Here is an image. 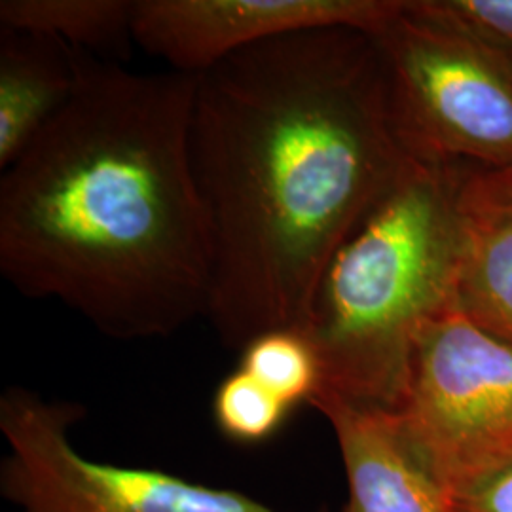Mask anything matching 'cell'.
<instances>
[{
    "label": "cell",
    "mask_w": 512,
    "mask_h": 512,
    "mask_svg": "<svg viewBox=\"0 0 512 512\" xmlns=\"http://www.w3.org/2000/svg\"><path fill=\"white\" fill-rule=\"evenodd\" d=\"M239 368L291 408L310 404L321 389V365L310 338L296 329H277L241 349Z\"/></svg>",
    "instance_id": "obj_12"
},
{
    "label": "cell",
    "mask_w": 512,
    "mask_h": 512,
    "mask_svg": "<svg viewBox=\"0 0 512 512\" xmlns=\"http://www.w3.org/2000/svg\"><path fill=\"white\" fill-rule=\"evenodd\" d=\"M348 478L342 512H456L454 497L427 467L395 410L317 395Z\"/></svg>",
    "instance_id": "obj_8"
},
{
    "label": "cell",
    "mask_w": 512,
    "mask_h": 512,
    "mask_svg": "<svg viewBox=\"0 0 512 512\" xmlns=\"http://www.w3.org/2000/svg\"><path fill=\"white\" fill-rule=\"evenodd\" d=\"M456 512H512V463L454 495Z\"/></svg>",
    "instance_id": "obj_16"
},
{
    "label": "cell",
    "mask_w": 512,
    "mask_h": 512,
    "mask_svg": "<svg viewBox=\"0 0 512 512\" xmlns=\"http://www.w3.org/2000/svg\"><path fill=\"white\" fill-rule=\"evenodd\" d=\"M194 78L190 160L213 245L205 319L241 351L304 330L330 258L410 154L361 31L274 38Z\"/></svg>",
    "instance_id": "obj_1"
},
{
    "label": "cell",
    "mask_w": 512,
    "mask_h": 512,
    "mask_svg": "<svg viewBox=\"0 0 512 512\" xmlns=\"http://www.w3.org/2000/svg\"><path fill=\"white\" fill-rule=\"evenodd\" d=\"M507 59H509V63H511V69H512V55H507Z\"/></svg>",
    "instance_id": "obj_17"
},
{
    "label": "cell",
    "mask_w": 512,
    "mask_h": 512,
    "mask_svg": "<svg viewBox=\"0 0 512 512\" xmlns=\"http://www.w3.org/2000/svg\"><path fill=\"white\" fill-rule=\"evenodd\" d=\"M78 84V50L59 38L0 29V171L14 164Z\"/></svg>",
    "instance_id": "obj_9"
},
{
    "label": "cell",
    "mask_w": 512,
    "mask_h": 512,
    "mask_svg": "<svg viewBox=\"0 0 512 512\" xmlns=\"http://www.w3.org/2000/svg\"><path fill=\"white\" fill-rule=\"evenodd\" d=\"M458 310L512 346V222L463 215Z\"/></svg>",
    "instance_id": "obj_11"
},
{
    "label": "cell",
    "mask_w": 512,
    "mask_h": 512,
    "mask_svg": "<svg viewBox=\"0 0 512 512\" xmlns=\"http://www.w3.org/2000/svg\"><path fill=\"white\" fill-rule=\"evenodd\" d=\"M196 78L78 52L71 101L0 175V272L118 340L205 317L213 245L190 160Z\"/></svg>",
    "instance_id": "obj_2"
},
{
    "label": "cell",
    "mask_w": 512,
    "mask_h": 512,
    "mask_svg": "<svg viewBox=\"0 0 512 512\" xmlns=\"http://www.w3.org/2000/svg\"><path fill=\"white\" fill-rule=\"evenodd\" d=\"M86 408L10 387L0 399L8 456L2 495L21 512H279L236 490L158 469L120 467L82 456L71 429Z\"/></svg>",
    "instance_id": "obj_6"
},
{
    "label": "cell",
    "mask_w": 512,
    "mask_h": 512,
    "mask_svg": "<svg viewBox=\"0 0 512 512\" xmlns=\"http://www.w3.org/2000/svg\"><path fill=\"white\" fill-rule=\"evenodd\" d=\"M387 107L414 158L512 165V69L507 55L429 16L418 0L374 35Z\"/></svg>",
    "instance_id": "obj_4"
},
{
    "label": "cell",
    "mask_w": 512,
    "mask_h": 512,
    "mask_svg": "<svg viewBox=\"0 0 512 512\" xmlns=\"http://www.w3.org/2000/svg\"><path fill=\"white\" fill-rule=\"evenodd\" d=\"M423 12L512 55V0H418Z\"/></svg>",
    "instance_id": "obj_14"
},
{
    "label": "cell",
    "mask_w": 512,
    "mask_h": 512,
    "mask_svg": "<svg viewBox=\"0 0 512 512\" xmlns=\"http://www.w3.org/2000/svg\"><path fill=\"white\" fill-rule=\"evenodd\" d=\"M137 0H2L0 29L59 38L78 52L126 59Z\"/></svg>",
    "instance_id": "obj_10"
},
{
    "label": "cell",
    "mask_w": 512,
    "mask_h": 512,
    "mask_svg": "<svg viewBox=\"0 0 512 512\" xmlns=\"http://www.w3.org/2000/svg\"><path fill=\"white\" fill-rule=\"evenodd\" d=\"M458 194L442 162L410 156L330 258L302 330L321 365L317 395L401 406L421 332L458 308Z\"/></svg>",
    "instance_id": "obj_3"
},
{
    "label": "cell",
    "mask_w": 512,
    "mask_h": 512,
    "mask_svg": "<svg viewBox=\"0 0 512 512\" xmlns=\"http://www.w3.org/2000/svg\"><path fill=\"white\" fill-rule=\"evenodd\" d=\"M458 202L467 217L512 222V165L482 169L459 183Z\"/></svg>",
    "instance_id": "obj_15"
},
{
    "label": "cell",
    "mask_w": 512,
    "mask_h": 512,
    "mask_svg": "<svg viewBox=\"0 0 512 512\" xmlns=\"http://www.w3.org/2000/svg\"><path fill=\"white\" fill-rule=\"evenodd\" d=\"M291 410L289 404L239 366L220 382L213 399V416L220 433L247 446L272 439Z\"/></svg>",
    "instance_id": "obj_13"
},
{
    "label": "cell",
    "mask_w": 512,
    "mask_h": 512,
    "mask_svg": "<svg viewBox=\"0 0 512 512\" xmlns=\"http://www.w3.org/2000/svg\"><path fill=\"white\" fill-rule=\"evenodd\" d=\"M403 0H137L135 46L169 71L198 76L230 55L306 31L378 35Z\"/></svg>",
    "instance_id": "obj_7"
},
{
    "label": "cell",
    "mask_w": 512,
    "mask_h": 512,
    "mask_svg": "<svg viewBox=\"0 0 512 512\" xmlns=\"http://www.w3.org/2000/svg\"><path fill=\"white\" fill-rule=\"evenodd\" d=\"M416 450L452 494L512 463V346L458 308L416 344L395 410Z\"/></svg>",
    "instance_id": "obj_5"
}]
</instances>
